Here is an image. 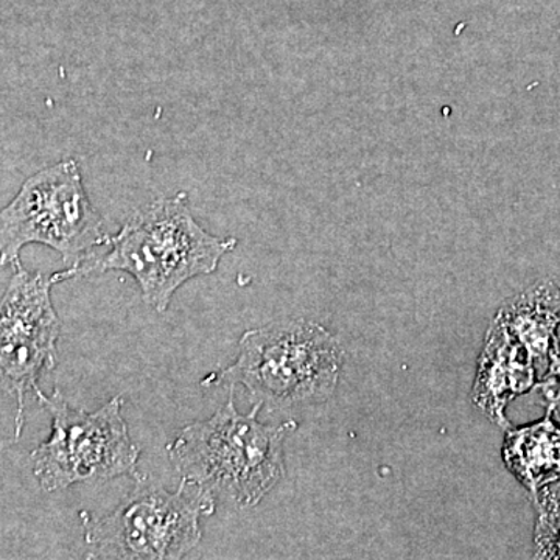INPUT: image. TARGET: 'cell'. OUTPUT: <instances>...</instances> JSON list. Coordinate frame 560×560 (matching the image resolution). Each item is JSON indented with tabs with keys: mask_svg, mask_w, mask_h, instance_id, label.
I'll return each instance as SVG.
<instances>
[{
	"mask_svg": "<svg viewBox=\"0 0 560 560\" xmlns=\"http://www.w3.org/2000/svg\"><path fill=\"white\" fill-rule=\"evenodd\" d=\"M106 246L108 253L84 261L72 271V279L127 272L138 283L143 302L164 313L184 283L217 271L237 238L206 231L191 213L189 195L178 191L136 210L116 235H109Z\"/></svg>",
	"mask_w": 560,
	"mask_h": 560,
	"instance_id": "obj_1",
	"label": "cell"
},
{
	"mask_svg": "<svg viewBox=\"0 0 560 560\" xmlns=\"http://www.w3.org/2000/svg\"><path fill=\"white\" fill-rule=\"evenodd\" d=\"M260 405L243 415L234 396L208 420L180 430L167 445L168 458L180 480L213 495L223 493L238 508H254L285 475L283 442L298 423L267 425L257 419Z\"/></svg>",
	"mask_w": 560,
	"mask_h": 560,
	"instance_id": "obj_2",
	"label": "cell"
},
{
	"mask_svg": "<svg viewBox=\"0 0 560 560\" xmlns=\"http://www.w3.org/2000/svg\"><path fill=\"white\" fill-rule=\"evenodd\" d=\"M345 352L326 327L307 319L276 320L246 330L238 357L202 386H243L260 407L293 408L324 404L334 396Z\"/></svg>",
	"mask_w": 560,
	"mask_h": 560,
	"instance_id": "obj_3",
	"label": "cell"
},
{
	"mask_svg": "<svg viewBox=\"0 0 560 560\" xmlns=\"http://www.w3.org/2000/svg\"><path fill=\"white\" fill-rule=\"evenodd\" d=\"M105 221L84 189L79 162L66 160L43 168L22 184L0 210V265L16 268L28 245L60 254L66 278L108 245Z\"/></svg>",
	"mask_w": 560,
	"mask_h": 560,
	"instance_id": "obj_4",
	"label": "cell"
},
{
	"mask_svg": "<svg viewBox=\"0 0 560 560\" xmlns=\"http://www.w3.org/2000/svg\"><path fill=\"white\" fill-rule=\"evenodd\" d=\"M217 511V497L180 480L176 492L149 475L136 474L135 486L116 510L101 518L81 512L88 559H183L201 541V518Z\"/></svg>",
	"mask_w": 560,
	"mask_h": 560,
	"instance_id": "obj_5",
	"label": "cell"
},
{
	"mask_svg": "<svg viewBox=\"0 0 560 560\" xmlns=\"http://www.w3.org/2000/svg\"><path fill=\"white\" fill-rule=\"evenodd\" d=\"M51 418L49 440L32 452L33 475L44 492L136 475L140 451L121 415L124 397L116 396L97 411L70 407L60 389L36 394Z\"/></svg>",
	"mask_w": 560,
	"mask_h": 560,
	"instance_id": "obj_6",
	"label": "cell"
},
{
	"mask_svg": "<svg viewBox=\"0 0 560 560\" xmlns=\"http://www.w3.org/2000/svg\"><path fill=\"white\" fill-rule=\"evenodd\" d=\"M13 271L0 298V382L16 399L14 433L20 438L25 397L40 393L39 378L57 366L61 320L51 302V289L68 278L65 271L46 276L22 265Z\"/></svg>",
	"mask_w": 560,
	"mask_h": 560,
	"instance_id": "obj_7",
	"label": "cell"
},
{
	"mask_svg": "<svg viewBox=\"0 0 560 560\" xmlns=\"http://www.w3.org/2000/svg\"><path fill=\"white\" fill-rule=\"evenodd\" d=\"M536 381V359L511 330L503 316L497 313L478 360L477 377L471 389L475 405L493 423L508 429V405L533 389Z\"/></svg>",
	"mask_w": 560,
	"mask_h": 560,
	"instance_id": "obj_8",
	"label": "cell"
},
{
	"mask_svg": "<svg viewBox=\"0 0 560 560\" xmlns=\"http://www.w3.org/2000/svg\"><path fill=\"white\" fill-rule=\"evenodd\" d=\"M508 470L539 499L541 490L560 481V422L548 412L523 427H508L503 442Z\"/></svg>",
	"mask_w": 560,
	"mask_h": 560,
	"instance_id": "obj_9",
	"label": "cell"
},
{
	"mask_svg": "<svg viewBox=\"0 0 560 560\" xmlns=\"http://www.w3.org/2000/svg\"><path fill=\"white\" fill-rule=\"evenodd\" d=\"M536 287L560 319V278L544 280V282L537 283Z\"/></svg>",
	"mask_w": 560,
	"mask_h": 560,
	"instance_id": "obj_10",
	"label": "cell"
}]
</instances>
